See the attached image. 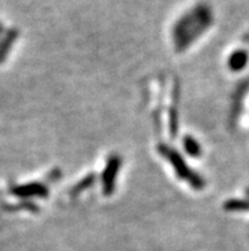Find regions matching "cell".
Returning a JSON list of instances; mask_svg holds the SVG:
<instances>
[{
    "mask_svg": "<svg viewBox=\"0 0 249 251\" xmlns=\"http://www.w3.org/2000/svg\"><path fill=\"white\" fill-rule=\"evenodd\" d=\"M183 144H184V150L191 154V156H200L201 154V147L197 143V140L193 139L192 137H186L183 140Z\"/></svg>",
    "mask_w": 249,
    "mask_h": 251,
    "instance_id": "cell-7",
    "label": "cell"
},
{
    "mask_svg": "<svg viewBox=\"0 0 249 251\" xmlns=\"http://www.w3.org/2000/svg\"><path fill=\"white\" fill-rule=\"evenodd\" d=\"M214 25V10L206 1H199L181 14L172 25V41L174 50L186 51L205 35Z\"/></svg>",
    "mask_w": 249,
    "mask_h": 251,
    "instance_id": "cell-1",
    "label": "cell"
},
{
    "mask_svg": "<svg viewBox=\"0 0 249 251\" xmlns=\"http://www.w3.org/2000/svg\"><path fill=\"white\" fill-rule=\"evenodd\" d=\"M160 153L164 157H167L170 165L173 166L174 171L177 172V175L180 176L182 180H186L189 182V185H192L193 188H202L204 186V181L199 177L197 174L192 172L187 166V163L182 159V157L177 152H173L169 150V147H160Z\"/></svg>",
    "mask_w": 249,
    "mask_h": 251,
    "instance_id": "cell-2",
    "label": "cell"
},
{
    "mask_svg": "<svg viewBox=\"0 0 249 251\" xmlns=\"http://www.w3.org/2000/svg\"><path fill=\"white\" fill-rule=\"evenodd\" d=\"M248 60L249 56L247 51L237 50L234 51L233 54L230 55L227 64H229V68H230L233 72H240V70L246 68V65L248 64Z\"/></svg>",
    "mask_w": 249,
    "mask_h": 251,
    "instance_id": "cell-6",
    "label": "cell"
},
{
    "mask_svg": "<svg viewBox=\"0 0 249 251\" xmlns=\"http://www.w3.org/2000/svg\"><path fill=\"white\" fill-rule=\"evenodd\" d=\"M121 161L117 156L111 157L107 163V167L103 172V190L106 194H111L113 191L114 181H116V176L120 170Z\"/></svg>",
    "mask_w": 249,
    "mask_h": 251,
    "instance_id": "cell-3",
    "label": "cell"
},
{
    "mask_svg": "<svg viewBox=\"0 0 249 251\" xmlns=\"http://www.w3.org/2000/svg\"><path fill=\"white\" fill-rule=\"evenodd\" d=\"M247 193H248V195H249V189H248V190H247Z\"/></svg>",
    "mask_w": 249,
    "mask_h": 251,
    "instance_id": "cell-10",
    "label": "cell"
},
{
    "mask_svg": "<svg viewBox=\"0 0 249 251\" xmlns=\"http://www.w3.org/2000/svg\"><path fill=\"white\" fill-rule=\"evenodd\" d=\"M4 32H5V28H4V25H3V23H0V40H1V37H3Z\"/></svg>",
    "mask_w": 249,
    "mask_h": 251,
    "instance_id": "cell-9",
    "label": "cell"
},
{
    "mask_svg": "<svg viewBox=\"0 0 249 251\" xmlns=\"http://www.w3.org/2000/svg\"><path fill=\"white\" fill-rule=\"evenodd\" d=\"M13 194L21 198H35V197H46L47 195V189L37 182H31L27 185H21L12 190Z\"/></svg>",
    "mask_w": 249,
    "mask_h": 251,
    "instance_id": "cell-4",
    "label": "cell"
},
{
    "mask_svg": "<svg viewBox=\"0 0 249 251\" xmlns=\"http://www.w3.org/2000/svg\"><path fill=\"white\" fill-rule=\"evenodd\" d=\"M19 36V32L17 28L5 29L3 37L0 40V64L6 59L9 51L12 50L13 45L16 44L17 38Z\"/></svg>",
    "mask_w": 249,
    "mask_h": 251,
    "instance_id": "cell-5",
    "label": "cell"
},
{
    "mask_svg": "<svg viewBox=\"0 0 249 251\" xmlns=\"http://www.w3.org/2000/svg\"><path fill=\"white\" fill-rule=\"evenodd\" d=\"M225 208L227 210H249V199L248 201H229L225 204Z\"/></svg>",
    "mask_w": 249,
    "mask_h": 251,
    "instance_id": "cell-8",
    "label": "cell"
}]
</instances>
